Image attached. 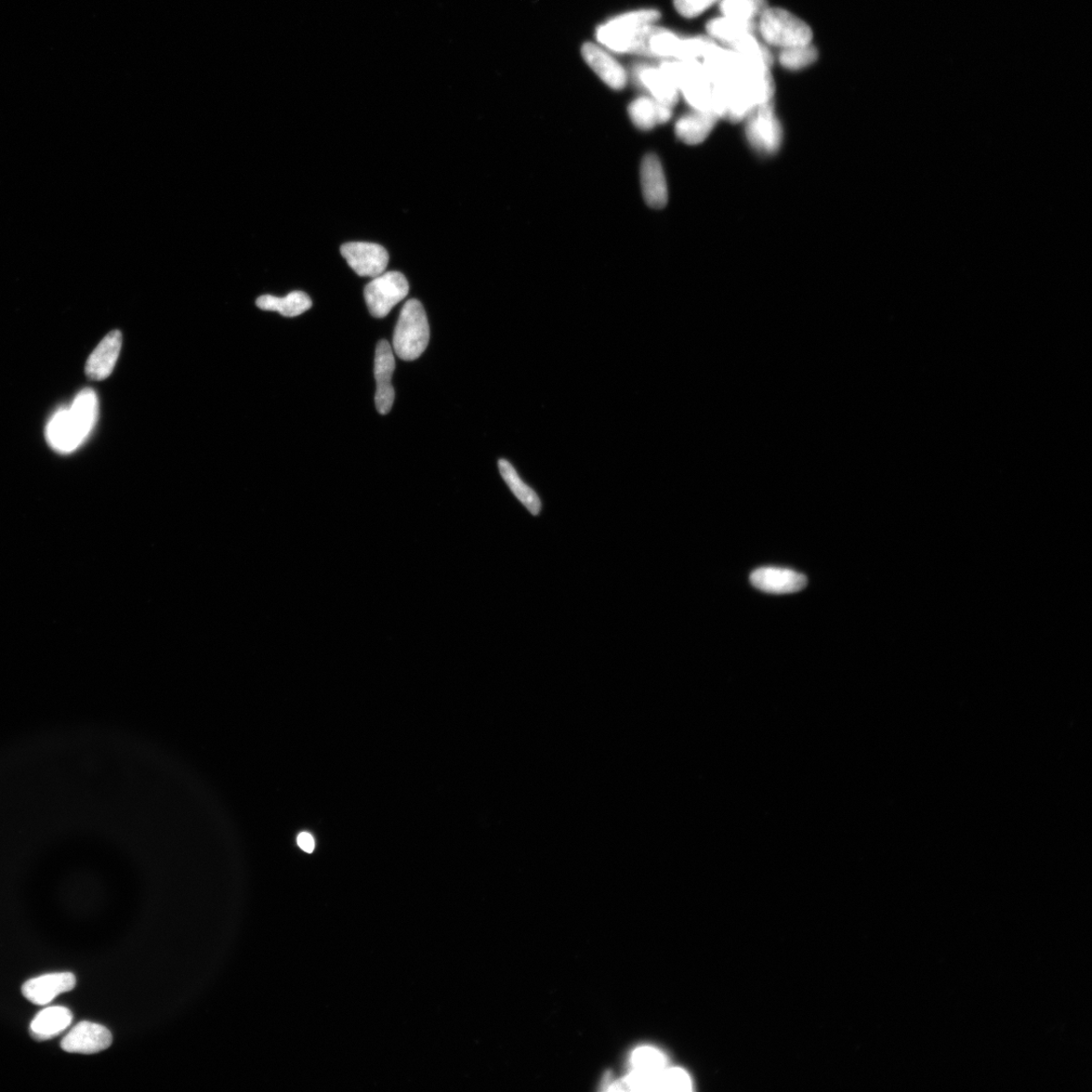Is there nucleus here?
<instances>
[{"mask_svg": "<svg viewBox=\"0 0 1092 1092\" xmlns=\"http://www.w3.org/2000/svg\"><path fill=\"white\" fill-rule=\"evenodd\" d=\"M99 413V400L94 390L79 392L69 408H61L46 427V438L53 450L70 454L78 449L94 429Z\"/></svg>", "mask_w": 1092, "mask_h": 1092, "instance_id": "nucleus-1", "label": "nucleus"}, {"mask_svg": "<svg viewBox=\"0 0 1092 1092\" xmlns=\"http://www.w3.org/2000/svg\"><path fill=\"white\" fill-rule=\"evenodd\" d=\"M660 17V12L654 9L624 13L599 26L596 33L598 42L617 53L643 54L654 23Z\"/></svg>", "mask_w": 1092, "mask_h": 1092, "instance_id": "nucleus-2", "label": "nucleus"}, {"mask_svg": "<svg viewBox=\"0 0 1092 1092\" xmlns=\"http://www.w3.org/2000/svg\"><path fill=\"white\" fill-rule=\"evenodd\" d=\"M757 32L768 47L779 49L809 44L813 38L807 23L781 8L767 7L758 18Z\"/></svg>", "mask_w": 1092, "mask_h": 1092, "instance_id": "nucleus-3", "label": "nucleus"}, {"mask_svg": "<svg viewBox=\"0 0 1092 1092\" xmlns=\"http://www.w3.org/2000/svg\"><path fill=\"white\" fill-rule=\"evenodd\" d=\"M430 328L426 312L418 300H408L394 328L392 350L401 360H418L429 345Z\"/></svg>", "mask_w": 1092, "mask_h": 1092, "instance_id": "nucleus-4", "label": "nucleus"}, {"mask_svg": "<svg viewBox=\"0 0 1092 1092\" xmlns=\"http://www.w3.org/2000/svg\"><path fill=\"white\" fill-rule=\"evenodd\" d=\"M746 138L758 154L770 156L782 146L784 133L772 102L760 105L746 118Z\"/></svg>", "mask_w": 1092, "mask_h": 1092, "instance_id": "nucleus-5", "label": "nucleus"}, {"mask_svg": "<svg viewBox=\"0 0 1092 1092\" xmlns=\"http://www.w3.org/2000/svg\"><path fill=\"white\" fill-rule=\"evenodd\" d=\"M409 294V283L398 271L381 273L364 288L368 310L376 318H385Z\"/></svg>", "mask_w": 1092, "mask_h": 1092, "instance_id": "nucleus-6", "label": "nucleus"}, {"mask_svg": "<svg viewBox=\"0 0 1092 1092\" xmlns=\"http://www.w3.org/2000/svg\"><path fill=\"white\" fill-rule=\"evenodd\" d=\"M341 254L355 272L368 278H377L384 273L389 265L386 248L376 243H346L341 246Z\"/></svg>", "mask_w": 1092, "mask_h": 1092, "instance_id": "nucleus-7", "label": "nucleus"}, {"mask_svg": "<svg viewBox=\"0 0 1092 1092\" xmlns=\"http://www.w3.org/2000/svg\"><path fill=\"white\" fill-rule=\"evenodd\" d=\"M113 1043L112 1033L103 1025L82 1022L63 1038L61 1048L68 1054H97Z\"/></svg>", "mask_w": 1092, "mask_h": 1092, "instance_id": "nucleus-8", "label": "nucleus"}, {"mask_svg": "<svg viewBox=\"0 0 1092 1092\" xmlns=\"http://www.w3.org/2000/svg\"><path fill=\"white\" fill-rule=\"evenodd\" d=\"M396 368L393 350L387 340H380L377 346L375 358V377L377 380L376 407L381 415L391 412L394 401L392 377Z\"/></svg>", "mask_w": 1092, "mask_h": 1092, "instance_id": "nucleus-9", "label": "nucleus"}, {"mask_svg": "<svg viewBox=\"0 0 1092 1092\" xmlns=\"http://www.w3.org/2000/svg\"><path fill=\"white\" fill-rule=\"evenodd\" d=\"M76 978L71 972L50 973L26 981L23 995L34 1005L45 1006L64 992L74 990Z\"/></svg>", "mask_w": 1092, "mask_h": 1092, "instance_id": "nucleus-10", "label": "nucleus"}, {"mask_svg": "<svg viewBox=\"0 0 1092 1092\" xmlns=\"http://www.w3.org/2000/svg\"><path fill=\"white\" fill-rule=\"evenodd\" d=\"M640 182L644 201L653 208H663L668 204V184L662 163L654 154L643 158Z\"/></svg>", "mask_w": 1092, "mask_h": 1092, "instance_id": "nucleus-11", "label": "nucleus"}, {"mask_svg": "<svg viewBox=\"0 0 1092 1092\" xmlns=\"http://www.w3.org/2000/svg\"><path fill=\"white\" fill-rule=\"evenodd\" d=\"M751 583L759 590L773 594L794 593L807 585L805 575L780 568H761L751 575Z\"/></svg>", "mask_w": 1092, "mask_h": 1092, "instance_id": "nucleus-12", "label": "nucleus"}, {"mask_svg": "<svg viewBox=\"0 0 1092 1092\" xmlns=\"http://www.w3.org/2000/svg\"><path fill=\"white\" fill-rule=\"evenodd\" d=\"M582 54L591 69L602 79V82L616 90L625 87L626 72L622 64L609 53L593 43H586L582 48Z\"/></svg>", "mask_w": 1092, "mask_h": 1092, "instance_id": "nucleus-13", "label": "nucleus"}, {"mask_svg": "<svg viewBox=\"0 0 1092 1092\" xmlns=\"http://www.w3.org/2000/svg\"><path fill=\"white\" fill-rule=\"evenodd\" d=\"M122 334L112 331L105 336L86 362L85 374L95 380H102L111 376L122 349Z\"/></svg>", "mask_w": 1092, "mask_h": 1092, "instance_id": "nucleus-14", "label": "nucleus"}, {"mask_svg": "<svg viewBox=\"0 0 1092 1092\" xmlns=\"http://www.w3.org/2000/svg\"><path fill=\"white\" fill-rule=\"evenodd\" d=\"M719 117L712 112L692 111L682 115L675 126L677 138L688 145L704 142L715 128Z\"/></svg>", "mask_w": 1092, "mask_h": 1092, "instance_id": "nucleus-15", "label": "nucleus"}, {"mask_svg": "<svg viewBox=\"0 0 1092 1092\" xmlns=\"http://www.w3.org/2000/svg\"><path fill=\"white\" fill-rule=\"evenodd\" d=\"M628 114L631 122L642 131H650L665 124L673 115V108L656 101L652 97H640L630 103Z\"/></svg>", "mask_w": 1092, "mask_h": 1092, "instance_id": "nucleus-16", "label": "nucleus"}, {"mask_svg": "<svg viewBox=\"0 0 1092 1092\" xmlns=\"http://www.w3.org/2000/svg\"><path fill=\"white\" fill-rule=\"evenodd\" d=\"M73 1016L68 1007H51L39 1011L30 1025L31 1035L38 1041H47L63 1033L72 1023Z\"/></svg>", "mask_w": 1092, "mask_h": 1092, "instance_id": "nucleus-17", "label": "nucleus"}, {"mask_svg": "<svg viewBox=\"0 0 1092 1092\" xmlns=\"http://www.w3.org/2000/svg\"><path fill=\"white\" fill-rule=\"evenodd\" d=\"M638 82L656 101L674 108L680 98L677 85L660 68H643L638 71Z\"/></svg>", "mask_w": 1092, "mask_h": 1092, "instance_id": "nucleus-18", "label": "nucleus"}, {"mask_svg": "<svg viewBox=\"0 0 1092 1092\" xmlns=\"http://www.w3.org/2000/svg\"><path fill=\"white\" fill-rule=\"evenodd\" d=\"M706 32L715 43L731 47L744 36L757 33V22H744L720 15L706 23Z\"/></svg>", "mask_w": 1092, "mask_h": 1092, "instance_id": "nucleus-19", "label": "nucleus"}, {"mask_svg": "<svg viewBox=\"0 0 1092 1092\" xmlns=\"http://www.w3.org/2000/svg\"><path fill=\"white\" fill-rule=\"evenodd\" d=\"M742 61L753 68L770 69L774 57L769 47L756 36V33L747 34L731 47Z\"/></svg>", "mask_w": 1092, "mask_h": 1092, "instance_id": "nucleus-20", "label": "nucleus"}, {"mask_svg": "<svg viewBox=\"0 0 1092 1092\" xmlns=\"http://www.w3.org/2000/svg\"><path fill=\"white\" fill-rule=\"evenodd\" d=\"M259 309L279 312L285 317H297L312 307L311 298L304 292H293L285 298L270 295L261 296L256 300Z\"/></svg>", "mask_w": 1092, "mask_h": 1092, "instance_id": "nucleus-21", "label": "nucleus"}, {"mask_svg": "<svg viewBox=\"0 0 1092 1092\" xmlns=\"http://www.w3.org/2000/svg\"><path fill=\"white\" fill-rule=\"evenodd\" d=\"M499 470L502 478L508 484L510 490L516 496L519 501L536 516L542 510L541 499L519 477L516 469L506 459L499 460Z\"/></svg>", "mask_w": 1092, "mask_h": 1092, "instance_id": "nucleus-22", "label": "nucleus"}, {"mask_svg": "<svg viewBox=\"0 0 1092 1092\" xmlns=\"http://www.w3.org/2000/svg\"><path fill=\"white\" fill-rule=\"evenodd\" d=\"M682 38L675 33L654 26L648 37L643 54L676 59Z\"/></svg>", "mask_w": 1092, "mask_h": 1092, "instance_id": "nucleus-23", "label": "nucleus"}, {"mask_svg": "<svg viewBox=\"0 0 1092 1092\" xmlns=\"http://www.w3.org/2000/svg\"><path fill=\"white\" fill-rule=\"evenodd\" d=\"M767 7V0H719L720 15L744 22H756Z\"/></svg>", "mask_w": 1092, "mask_h": 1092, "instance_id": "nucleus-24", "label": "nucleus"}, {"mask_svg": "<svg viewBox=\"0 0 1092 1092\" xmlns=\"http://www.w3.org/2000/svg\"><path fill=\"white\" fill-rule=\"evenodd\" d=\"M819 59V51L811 43L781 49L778 61L783 69L799 71L808 69Z\"/></svg>", "mask_w": 1092, "mask_h": 1092, "instance_id": "nucleus-25", "label": "nucleus"}, {"mask_svg": "<svg viewBox=\"0 0 1092 1092\" xmlns=\"http://www.w3.org/2000/svg\"><path fill=\"white\" fill-rule=\"evenodd\" d=\"M634 1069L657 1073L668 1068V1060L660 1050L654 1047H640L634 1051L630 1058Z\"/></svg>", "mask_w": 1092, "mask_h": 1092, "instance_id": "nucleus-26", "label": "nucleus"}, {"mask_svg": "<svg viewBox=\"0 0 1092 1092\" xmlns=\"http://www.w3.org/2000/svg\"><path fill=\"white\" fill-rule=\"evenodd\" d=\"M718 44L707 37L682 38L677 60H700L709 54Z\"/></svg>", "mask_w": 1092, "mask_h": 1092, "instance_id": "nucleus-27", "label": "nucleus"}, {"mask_svg": "<svg viewBox=\"0 0 1092 1092\" xmlns=\"http://www.w3.org/2000/svg\"><path fill=\"white\" fill-rule=\"evenodd\" d=\"M657 1090L690 1091L692 1090V1081L685 1070L678 1068H667L660 1073Z\"/></svg>", "mask_w": 1092, "mask_h": 1092, "instance_id": "nucleus-28", "label": "nucleus"}, {"mask_svg": "<svg viewBox=\"0 0 1092 1092\" xmlns=\"http://www.w3.org/2000/svg\"><path fill=\"white\" fill-rule=\"evenodd\" d=\"M719 0H674V6L684 18L693 19L702 15Z\"/></svg>", "mask_w": 1092, "mask_h": 1092, "instance_id": "nucleus-29", "label": "nucleus"}, {"mask_svg": "<svg viewBox=\"0 0 1092 1092\" xmlns=\"http://www.w3.org/2000/svg\"><path fill=\"white\" fill-rule=\"evenodd\" d=\"M299 847L307 853H312L315 849V839L308 833H301L298 837Z\"/></svg>", "mask_w": 1092, "mask_h": 1092, "instance_id": "nucleus-30", "label": "nucleus"}]
</instances>
